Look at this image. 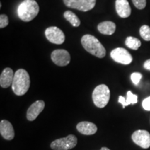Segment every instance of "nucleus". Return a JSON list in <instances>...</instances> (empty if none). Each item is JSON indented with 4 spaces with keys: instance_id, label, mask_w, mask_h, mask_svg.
I'll return each mask as SVG.
<instances>
[{
    "instance_id": "f257e3e1",
    "label": "nucleus",
    "mask_w": 150,
    "mask_h": 150,
    "mask_svg": "<svg viewBox=\"0 0 150 150\" xmlns=\"http://www.w3.org/2000/svg\"><path fill=\"white\" fill-rule=\"evenodd\" d=\"M29 74L24 69H19L15 73L12 90L18 96H22L27 93L30 87Z\"/></svg>"
},
{
    "instance_id": "f03ea898",
    "label": "nucleus",
    "mask_w": 150,
    "mask_h": 150,
    "mask_svg": "<svg viewBox=\"0 0 150 150\" xmlns=\"http://www.w3.org/2000/svg\"><path fill=\"white\" fill-rule=\"evenodd\" d=\"M81 41L83 48L92 55L95 56L99 59H102L106 56V49L98 39L93 35L90 34L84 35Z\"/></svg>"
},
{
    "instance_id": "7ed1b4c3",
    "label": "nucleus",
    "mask_w": 150,
    "mask_h": 150,
    "mask_svg": "<svg viewBox=\"0 0 150 150\" xmlns=\"http://www.w3.org/2000/svg\"><path fill=\"white\" fill-rule=\"evenodd\" d=\"M40 8L35 0H24L18 8L19 18L24 22L33 20L38 14Z\"/></svg>"
},
{
    "instance_id": "20e7f679",
    "label": "nucleus",
    "mask_w": 150,
    "mask_h": 150,
    "mask_svg": "<svg viewBox=\"0 0 150 150\" xmlns=\"http://www.w3.org/2000/svg\"><path fill=\"white\" fill-rule=\"evenodd\" d=\"M110 93L108 87L105 84L97 86L93 92L92 98L97 107L102 108L108 104L110 100Z\"/></svg>"
},
{
    "instance_id": "39448f33",
    "label": "nucleus",
    "mask_w": 150,
    "mask_h": 150,
    "mask_svg": "<svg viewBox=\"0 0 150 150\" xmlns=\"http://www.w3.org/2000/svg\"><path fill=\"white\" fill-rule=\"evenodd\" d=\"M77 144V138L73 134L65 138H59L52 142L50 147L53 150H69L75 147Z\"/></svg>"
},
{
    "instance_id": "423d86ee",
    "label": "nucleus",
    "mask_w": 150,
    "mask_h": 150,
    "mask_svg": "<svg viewBox=\"0 0 150 150\" xmlns=\"http://www.w3.org/2000/svg\"><path fill=\"white\" fill-rule=\"evenodd\" d=\"M66 6L71 8L77 9L79 11H91L96 4V0H63Z\"/></svg>"
},
{
    "instance_id": "0eeeda50",
    "label": "nucleus",
    "mask_w": 150,
    "mask_h": 150,
    "mask_svg": "<svg viewBox=\"0 0 150 150\" xmlns=\"http://www.w3.org/2000/svg\"><path fill=\"white\" fill-rule=\"evenodd\" d=\"M131 139L137 145L142 149L150 147V134L146 130H137L131 135Z\"/></svg>"
},
{
    "instance_id": "6e6552de",
    "label": "nucleus",
    "mask_w": 150,
    "mask_h": 150,
    "mask_svg": "<svg viewBox=\"0 0 150 150\" xmlns=\"http://www.w3.org/2000/svg\"><path fill=\"white\" fill-rule=\"evenodd\" d=\"M110 57L114 61L123 65H129L132 62L133 57L125 49L117 47L110 52Z\"/></svg>"
},
{
    "instance_id": "1a4fd4ad",
    "label": "nucleus",
    "mask_w": 150,
    "mask_h": 150,
    "mask_svg": "<svg viewBox=\"0 0 150 150\" xmlns=\"http://www.w3.org/2000/svg\"><path fill=\"white\" fill-rule=\"evenodd\" d=\"M45 36L50 42L56 45H61L64 42L65 36L64 33L56 27H48L45 30Z\"/></svg>"
},
{
    "instance_id": "9d476101",
    "label": "nucleus",
    "mask_w": 150,
    "mask_h": 150,
    "mask_svg": "<svg viewBox=\"0 0 150 150\" xmlns=\"http://www.w3.org/2000/svg\"><path fill=\"white\" fill-rule=\"evenodd\" d=\"M52 61L58 66H66L70 62V53L65 50H56L52 53Z\"/></svg>"
},
{
    "instance_id": "9b49d317",
    "label": "nucleus",
    "mask_w": 150,
    "mask_h": 150,
    "mask_svg": "<svg viewBox=\"0 0 150 150\" xmlns=\"http://www.w3.org/2000/svg\"><path fill=\"white\" fill-rule=\"evenodd\" d=\"M45 102L42 100H38L34 103H33L29 108H28L27 112V118L29 121H33L42 112L45 108Z\"/></svg>"
},
{
    "instance_id": "f8f14e48",
    "label": "nucleus",
    "mask_w": 150,
    "mask_h": 150,
    "mask_svg": "<svg viewBox=\"0 0 150 150\" xmlns=\"http://www.w3.org/2000/svg\"><path fill=\"white\" fill-rule=\"evenodd\" d=\"M0 134L5 140H11L15 137V131L12 124L8 120H2L0 122Z\"/></svg>"
},
{
    "instance_id": "ddd939ff",
    "label": "nucleus",
    "mask_w": 150,
    "mask_h": 150,
    "mask_svg": "<svg viewBox=\"0 0 150 150\" xmlns=\"http://www.w3.org/2000/svg\"><path fill=\"white\" fill-rule=\"evenodd\" d=\"M115 9L118 16L122 18H128L131 13V8L127 0H116Z\"/></svg>"
},
{
    "instance_id": "4468645a",
    "label": "nucleus",
    "mask_w": 150,
    "mask_h": 150,
    "mask_svg": "<svg viewBox=\"0 0 150 150\" xmlns=\"http://www.w3.org/2000/svg\"><path fill=\"white\" fill-rule=\"evenodd\" d=\"M76 129L80 134L86 136L93 135L97 131V127L95 124L91 122L83 121L78 123L76 125Z\"/></svg>"
},
{
    "instance_id": "2eb2a0df",
    "label": "nucleus",
    "mask_w": 150,
    "mask_h": 150,
    "mask_svg": "<svg viewBox=\"0 0 150 150\" xmlns=\"http://www.w3.org/2000/svg\"><path fill=\"white\" fill-rule=\"evenodd\" d=\"M13 71L12 69L7 67L5 68L1 72V76H0V85L3 88H7L12 86L13 81L14 79Z\"/></svg>"
},
{
    "instance_id": "dca6fc26",
    "label": "nucleus",
    "mask_w": 150,
    "mask_h": 150,
    "mask_svg": "<svg viewBox=\"0 0 150 150\" xmlns=\"http://www.w3.org/2000/svg\"><path fill=\"white\" fill-rule=\"evenodd\" d=\"M97 29L104 35H112L115 33L116 25L111 21H105L99 23L97 26Z\"/></svg>"
},
{
    "instance_id": "f3484780",
    "label": "nucleus",
    "mask_w": 150,
    "mask_h": 150,
    "mask_svg": "<svg viewBox=\"0 0 150 150\" xmlns=\"http://www.w3.org/2000/svg\"><path fill=\"white\" fill-rule=\"evenodd\" d=\"M118 102L122 105V108H125L126 106L130 104H135L138 102V95H134L132 92L129 91L127 93V97L123 96H120L118 99Z\"/></svg>"
},
{
    "instance_id": "a211bd4d",
    "label": "nucleus",
    "mask_w": 150,
    "mask_h": 150,
    "mask_svg": "<svg viewBox=\"0 0 150 150\" xmlns=\"http://www.w3.org/2000/svg\"><path fill=\"white\" fill-rule=\"evenodd\" d=\"M63 16L65 18V20H67L70 23L72 24L73 27H78L80 25L81 21L79 19L77 16L75 15L74 13L70 11H65L63 14Z\"/></svg>"
},
{
    "instance_id": "6ab92c4d",
    "label": "nucleus",
    "mask_w": 150,
    "mask_h": 150,
    "mask_svg": "<svg viewBox=\"0 0 150 150\" xmlns=\"http://www.w3.org/2000/svg\"><path fill=\"white\" fill-rule=\"evenodd\" d=\"M125 45L127 47L130 48L131 50H137L141 46V42L139 39L136 38L129 36L127 38L126 40H125Z\"/></svg>"
},
{
    "instance_id": "aec40b11",
    "label": "nucleus",
    "mask_w": 150,
    "mask_h": 150,
    "mask_svg": "<svg viewBox=\"0 0 150 150\" xmlns=\"http://www.w3.org/2000/svg\"><path fill=\"white\" fill-rule=\"evenodd\" d=\"M140 35L145 40L150 41V27L149 26H142L140 29Z\"/></svg>"
},
{
    "instance_id": "412c9836",
    "label": "nucleus",
    "mask_w": 150,
    "mask_h": 150,
    "mask_svg": "<svg viewBox=\"0 0 150 150\" xmlns=\"http://www.w3.org/2000/svg\"><path fill=\"white\" fill-rule=\"evenodd\" d=\"M142 77V75L141 73L140 72H134L131 75V79L132 82L135 85H138L140 83V81Z\"/></svg>"
},
{
    "instance_id": "4be33fe9",
    "label": "nucleus",
    "mask_w": 150,
    "mask_h": 150,
    "mask_svg": "<svg viewBox=\"0 0 150 150\" xmlns=\"http://www.w3.org/2000/svg\"><path fill=\"white\" fill-rule=\"evenodd\" d=\"M132 1L135 6L139 10L145 8L147 4V0H132Z\"/></svg>"
},
{
    "instance_id": "5701e85b",
    "label": "nucleus",
    "mask_w": 150,
    "mask_h": 150,
    "mask_svg": "<svg viewBox=\"0 0 150 150\" xmlns=\"http://www.w3.org/2000/svg\"><path fill=\"white\" fill-rule=\"evenodd\" d=\"M8 18L5 14H1L0 16V28L3 29L8 24Z\"/></svg>"
},
{
    "instance_id": "b1692460",
    "label": "nucleus",
    "mask_w": 150,
    "mask_h": 150,
    "mask_svg": "<svg viewBox=\"0 0 150 150\" xmlns=\"http://www.w3.org/2000/svg\"><path fill=\"white\" fill-rule=\"evenodd\" d=\"M142 108H143L145 110L150 111V96L147 97V98H145L143 101H142Z\"/></svg>"
},
{
    "instance_id": "393cba45",
    "label": "nucleus",
    "mask_w": 150,
    "mask_h": 150,
    "mask_svg": "<svg viewBox=\"0 0 150 150\" xmlns=\"http://www.w3.org/2000/svg\"><path fill=\"white\" fill-rule=\"evenodd\" d=\"M144 68L147 70H149L150 71V59H148L146 61L145 63H144L143 65Z\"/></svg>"
},
{
    "instance_id": "a878e982",
    "label": "nucleus",
    "mask_w": 150,
    "mask_h": 150,
    "mask_svg": "<svg viewBox=\"0 0 150 150\" xmlns=\"http://www.w3.org/2000/svg\"><path fill=\"white\" fill-rule=\"evenodd\" d=\"M100 150H110V149H108V147H103L101 148Z\"/></svg>"
}]
</instances>
